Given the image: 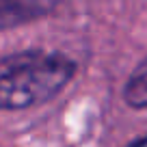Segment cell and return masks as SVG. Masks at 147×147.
Instances as JSON below:
<instances>
[{
  "label": "cell",
  "mask_w": 147,
  "mask_h": 147,
  "mask_svg": "<svg viewBox=\"0 0 147 147\" xmlns=\"http://www.w3.org/2000/svg\"><path fill=\"white\" fill-rule=\"evenodd\" d=\"M123 97L134 108H147V59L132 71L123 89Z\"/></svg>",
  "instance_id": "cell-3"
},
{
  "label": "cell",
  "mask_w": 147,
  "mask_h": 147,
  "mask_svg": "<svg viewBox=\"0 0 147 147\" xmlns=\"http://www.w3.org/2000/svg\"><path fill=\"white\" fill-rule=\"evenodd\" d=\"M54 5L56 0H0V30L43 18Z\"/></svg>",
  "instance_id": "cell-2"
},
{
  "label": "cell",
  "mask_w": 147,
  "mask_h": 147,
  "mask_svg": "<svg viewBox=\"0 0 147 147\" xmlns=\"http://www.w3.org/2000/svg\"><path fill=\"white\" fill-rule=\"evenodd\" d=\"M134 145H147V136H143V138H136V141H134Z\"/></svg>",
  "instance_id": "cell-4"
},
{
  "label": "cell",
  "mask_w": 147,
  "mask_h": 147,
  "mask_svg": "<svg viewBox=\"0 0 147 147\" xmlns=\"http://www.w3.org/2000/svg\"><path fill=\"white\" fill-rule=\"evenodd\" d=\"M76 65L65 54L28 50L0 59V108H28L52 100L71 80Z\"/></svg>",
  "instance_id": "cell-1"
}]
</instances>
